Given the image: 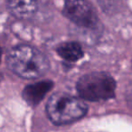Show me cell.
Masks as SVG:
<instances>
[{
	"label": "cell",
	"instance_id": "6da1fadb",
	"mask_svg": "<svg viewBox=\"0 0 132 132\" xmlns=\"http://www.w3.org/2000/svg\"><path fill=\"white\" fill-rule=\"evenodd\" d=\"M6 62L14 73L24 79H37L45 74L50 67L47 57L30 45L13 48L8 53Z\"/></svg>",
	"mask_w": 132,
	"mask_h": 132
},
{
	"label": "cell",
	"instance_id": "3957f363",
	"mask_svg": "<svg viewBox=\"0 0 132 132\" xmlns=\"http://www.w3.org/2000/svg\"><path fill=\"white\" fill-rule=\"evenodd\" d=\"M116 82L107 73L93 72L82 76L77 83L81 98L90 101H106L114 96Z\"/></svg>",
	"mask_w": 132,
	"mask_h": 132
},
{
	"label": "cell",
	"instance_id": "277c9868",
	"mask_svg": "<svg viewBox=\"0 0 132 132\" xmlns=\"http://www.w3.org/2000/svg\"><path fill=\"white\" fill-rule=\"evenodd\" d=\"M64 14L76 24L85 27L93 26L97 21L93 8L85 0H66Z\"/></svg>",
	"mask_w": 132,
	"mask_h": 132
},
{
	"label": "cell",
	"instance_id": "52a82bcc",
	"mask_svg": "<svg viewBox=\"0 0 132 132\" xmlns=\"http://www.w3.org/2000/svg\"><path fill=\"white\" fill-rule=\"evenodd\" d=\"M57 53L62 59L68 62H76L83 55L81 45L74 42L64 43L60 44L57 48Z\"/></svg>",
	"mask_w": 132,
	"mask_h": 132
},
{
	"label": "cell",
	"instance_id": "7a4b0ae2",
	"mask_svg": "<svg viewBox=\"0 0 132 132\" xmlns=\"http://www.w3.org/2000/svg\"><path fill=\"white\" fill-rule=\"evenodd\" d=\"M87 109L82 100L62 92L53 94L46 103L48 117L57 125L70 124L81 119Z\"/></svg>",
	"mask_w": 132,
	"mask_h": 132
},
{
	"label": "cell",
	"instance_id": "9c48e42d",
	"mask_svg": "<svg viewBox=\"0 0 132 132\" xmlns=\"http://www.w3.org/2000/svg\"><path fill=\"white\" fill-rule=\"evenodd\" d=\"M1 56H2V50H1V47H0V61H1Z\"/></svg>",
	"mask_w": 132,
	"mask_h": 132
},
{
	"label": "cell",
	"instance_id": "8992f818",
	"mask_svg": "<svg viewBox=\"0 0 132 132\" xmlns=\"http://www.w3.org/2000/svg\"><path fill=\"white\" fill-rule=\"evenodd\" d=\"M52 86L53 83L50 81H42L29 85L23 92L24 99L31 105L37 104L44 99L47 92L51 90Z\"/></svg>",
	"mask_w": 132,
	"mask_h": 132
},
{
	"label": "cell",
	"instance_id": "ba28073f",
	"mask_svg": "<svg viewBox=\"0 0 132 132\" xmlns=\"http://www.w3.org/2000/svg\"><path fill=\"white\" fill-rule=\"evenodd\" d=\"M126 100L128 101V105L132 108V82L128 85L126 90Z\"/></svg>",
	"mask_w": 132,
	"mask_h": 132
},
{
	"label": "cell",
	"instance_id": "5b68a950",
	"mask_svg": "<svg viewBox=\"0 0 132 132\" xmlns=\"http://www.w3.org/2000/svg\"><path fill=\"white\" fill-rule=\"evenodd\" d=\"M38 0H7L9 12L17 18L26 19L35 13Z\"/></svg>",
	"mask_w": 132,
	"mask_h": 132
}]
</instances>
